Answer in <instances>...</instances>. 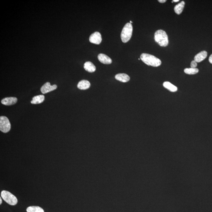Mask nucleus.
Segmentation results:
<instances>
[{
	"mask_svg": "<svg viewBox=\"0 0 212 212\" xmlns=\"http://www.w3.org/2000/svg\"><path fill=\"white\" fill-rule=\"evenodd\" d=\"M140 59L146 64L154 67H158L161 65V60L157 57L148 53H143L140 56Z\"/></svg>",
	"mask_w": 212,
	"mask_h": 212,
	"instance_id": "nucleus-1",
	"label": "nucleus"
},
{
	"mask_svg": "<svg viewBox=\"0 0 212 212\" xmlns=\"http://www.w3.org/2000/svg\"><path fill=\"white\" fill-rule=\"evenodd\" d=\"M155 41L161 46H167L168 44V35L162 29L157 31L154 34Z\"/></svg>",
	"mask_w": 212,
	"mask_h": 212,
	"instance_id": "nucleus-2",
	"label": "nucleus"
},
{
	"mask_svg": "<svg viewBox=\"0 0 212 212\" xmlns=\"http://www.w3.org/2000/svg\"><path fill=\"white\" fill-rule=\"evenodd\" d=\"M133 27L132 24L127 23L123 28L121 35L123 43H126L131 39L133 34Z\"/></svg>",
	"mask_w": 212,
	"mask_h": 212,
	"instance_id": "nucleus-3",
	"label": "nucleus"
},
{
	"mask_svg": "<svg viewBox=\"0 0 212 212\" xmlns=\"http://www.w3.org/2000/svg\"><path fill=\"white\" fill-rule=\"evenodd\" d=\"M1 197L8 204L15 206L18 202V199L14 195L6 191H3L1 192Z\"/></svg>",
	"mask_w": 212,
	"mask_h": 212,
	"instance_id": "nucleus-4",
	"label": "nucleus"
},
{
	"mask_svg": "<svg viewBox=\"0 0 212 212\" xmlns=\"http://www.w3.org/2000/svg\"><path fill=\"white\" fill-rule=\"evenodd\" d=\"M11 124L8 119L4 116L0 117V130L4 133H7L10 130Z\"/></svg>",
	"mask_w": 212,
	"mask_h": 212,
	"instance_id": "nucleus-5",
	"label": "nucleus"
},
{
	"mask_svg": "<svg viewBox=\"0 0 212 212\" xmlns=\"http://www.w3.org/2000/svg\"><path fill=\"white\" fill-rule=\"evenodd\" d=\"M89 41L93 44H100L102 41V37L100 33L96 32L91 34L90 36Z\"/></svg>",
	"mask_w": 212,
	"mask_h": 212,
	"instance_id": "nucleus-6",
	"label": "nucleus"
},
{
	"mask_svg": "<svg viewBox=\"0 0 212 212\" xmlns=\"http://www.w3.org/2000/svg\"><path fill=\"white\" fill-rule=\"evenodd\" d=\"M57 87L58 86L57 85H51L49 82H47L41 88V91L43 94H45L54 91L57 88Z\"/></svg>",
	"mask_w": 212,
	"mask_h": 212,
	"instance_id": "nucleus-7",
	"label": "nucleus"
},
{
	"mask_svg": "<svg viewBox=\"0 0 212 212\" xmlns=\"http://www.w3.org/2000/svg\"><path fill=\"white\" fill-rule=\"evenodd\" d=\"M98 59L101 63L104 64H110L112 62L111 58L105 54L100 53L98 55Z\"/></svg>",
	"mask_w": 212,
	"mask_h": 212,
	"instance_id": "nucleus-8",
	"label": "nucleus"
},
{
	"mask_svg": "<svg viewBox=\"0 0 212 212\" xmlns=\"http://www.w3.org/2000/svg\"><path fill=\"white\" fill-rule=\"evenodd\" d=\"M18 101V99L15 97L6 98L2 100L1 103L6 106L14 105Z\"/></svg>",
	"mask_w": 212,
	"mask_h": 212,
	"instance_id": "nucleus-9",
	"label": "nucleus"
},
{
	"mask_svg": "<svg viewBox=\"0 0 212 212\" xmlns=\"http://www.w3.org/2000/svg\"><path fill=\"white\" fill-rule=\"evenodd\" d=\"M207 55V52L206 51H203L199 52L194 58V61L197 62H201L204 60Z\"/></svg>",
	"mask_w": 212,
	"mask_h": 212,
	"instance_id": "nucleus-10",
	"label": "nucleus"
},
{
	"mask_svg": "<svg viewBox=\"0 0 212 212\" xmlns=\"http://www.w3.org/2000/svg\"><path fill=\"white\" fill-rule=\"evenodd\" d=\"M91 86V84L88 81L86 80H83L79 82L77 85V88L79 89L85 90L89 88Z\"/></svg>",
	"mask_w": 212,
	"mask_h": 212,
	"instance_id": "nucleus-11",
	"label": "nucleus"
},
{
	"mask_svg": "<svg viewBox=\"0 0 212 212\" xmlns=\"http://www.w3.org/2000/svg\"><path fill=\"white\" fill-rule=\"evenodd\" d=\"M115 78L117 80L123 83L128 82L130 79V77L125 74H118L115 76Z\"/></svg>",
	"mask_w": 212,
	"mask_h": 212,
	"instance_id": "nucleus-12",
	"label": "nucleus"
},
{
	"mask_svg": "<svg viewBox=\"0 0 212 212\" xmlns=\"http://www.w3.org/2000/svg\"><path fill=\"white\" fill-rule=\"evenodd\" d=\"M84 68L86 71L89 72H94L96 70V67L95 65L90 61H87L84 64Z\"/></svg>",
	"mask_w": 212,
	"mask_h": 212,
	"instance_id": "nucleus-13",
	"label": "nucleus"
},
{
	"mask_svg": "<svg viewBox=\"0 0 212 212\" xmlns=\"http://www.w3.org/2000/svg\"><path fill=\"white\" fill-rule=\"evenodd\" d=\"M44 96L43 95H40L34 96L32 100L31 101L32 104H38L43 102L44 100Z\"/></svg>",
	"mask_w": 212,
	"mask_h": 212,
	"instance_id": "nucleus-14",
	"label": "nucleus"
},
{
	"mask_svg": "<svg viewBox=\"0 0 212 212\" xmlns=\"http://www.w3.org/2000/svg\"><path fill=\"white\" fill-rule=\"evenodd\" d=\"M185 4V3L183 1H182L177 5L175 6L174 7V10L176 14L180 15L182 13L183 8H184Z\"/></svg>",
	"mask_w": 212,
	"mask_h": 212,
	"instance_id": "nucleus-15",
	"label": "nucleus"
},
{
	"mask_svg": "<svg viewBox=\"0 0 212 212\" xmlns=\"http://www.w3.org/2000/svg\"><path fill=\"white\" fill-rule=\"evenodd\" d=\"M163 86L165 88H167L168 91L171 92H175L177 91L178 88L176 86H174L173 84H171L170 82L166 81L164 82Z\"/></svg>",
	"mask_w": 212,
	"mask_h": 212,
	"instance_id": "nucleus-16",
	"label": "nucleus"
},
{
	"mask_svg": "<svg viewBox=\"0 0 212 212\" xmlns=\"http://www.w3.org/2000/svg\"><path fill=\"white\" fill-rule=\"evenodd\" d=\"M27 212H44V210L39 206H33L28 207L27 209Z\"/></svg>",
	"mask_w": 212,
	"mask_h": 212,
	"instance_id": "nucleus-17",
	"label": "nucleus"
},
{
	"mask_svg": "<svg viewBox=\"0 0 212 212\" xmlns=\"http://www.w3.org/2000/svg\"><path fill=\"white\" fill-rule=\"evenodd\" d=\"M184 72L190 75L195 74L198 73L199 70L197 68H186L184 69Z\"/></svg>",
	"mask_w": 212,
	"mask_h": 212,
	"instance_id": "nucleus-18",
	"label": "nucleus"
},
{
	"mask_svg": "<svg viewBox=\"0 0 212 212\" xmlns=\"http://www.w3.org/2000/svg\"><path fill=\"white\" fill-rule=\"evenodd\" d=\"M197 62L195 61H192L191 63V67L192 68H195L197 67Z\"/></svg>",
	"mask_w": 212,
	"mask_h": 212,
	"instance_id": "nucleus-19",
	"label": "nucleus"
},
{
	"mask_svg": "<svg viewBox=\"0 0 212 212\" xmlns=\"http://www.w3.org/2000/svg\"><path fill=\"white\" fill-rule=\"evenodd\" d=\"M208 60H209V62H210L212 64V54L209 57Z\"/></svg>",
	"mask_w": 212,
	"mask_h": 212,
	"instance_id": "nucleus-20",
	"label": "nucleus"
},
{
	"mask_svg": "<svg viewBox=\"0 0 212 212\" xmlns=\"http://www.w3.org/2000/svg\"><path fill=\"white\" fill-rule=\"evenodd\" d=\"M158 1L160 3H164L166 2V0H159Z\"/></svg>",
	"mask_w": 212,
	"mask_h": 212,
	"instance_id": "nucleus-21",
	"label": "nucleus"
},
{
	"mask_svg": "<svg viewBox=\"0 0 212 212\" xmlns=\"http://www.w3.org/2000/svg\"><path fill=\"white\" fill-rule=\"evenodd\" d=\"M2 203V198L1 197L0 198V204H1Z\"/></svg>",
	"mask_w": 212,
	"mask_h": 212,
	"instance_id": "nucleus-22",
	"label": "nucleus"
},
{
	"mask_svg": "<svg viewBox=\"0 0 212 212\" xmlns=\"http://www.w3.org/2000/svg\"><path fill=\"white\" fill-rule=\"evenodd\" d=\"M179 1V0H173V1L174 2H178Z\"/></svg>",
	"mask_w": 212,
	"mask_h": 212,
	"instance_id": "nucleus-23",
	"label": "nucleus"
},
{
	"mask_svg": "<svg viewBox=\"0 0 212 212\" xmlns=\"http://www.w3.org/2000/svg\"><path fill=\"white\" fill-rule=\"evenodd\" d=\"M130 23L131 24V23H133V22L131 21H131H130Z\"/></svg>",
	"mask_w": 212,
	"mask_h": 212,
	"instance_id": "nucleus-24",
	"label": "nucleus"
}]
</instances>
